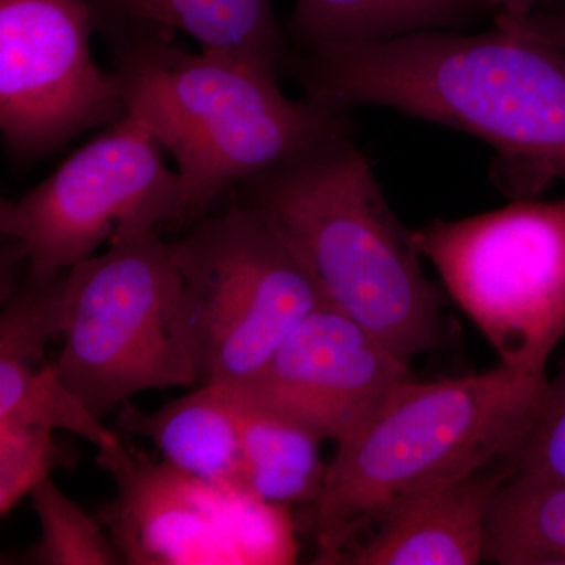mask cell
Wrapping results in <instances>:
<instances>
[{"mask_svg":"<svg viewBox=\"0 0 565 565\" xmlns=\"http://www.w3.org/2000/svg\"><path fill=\"white\" fill-rule=\"evenodd\" d=\"M303 98L381 106L486 141L514 199L565 184V50L494 29L438 31L294 55Z\"/></svg>","mask_w":565,"mask_h":565,"instance_id":"1","label":"cell"},{"mask_svg":"<svg viewBox=\"0 0 565 565\" xmlns=\"http://www.w3.org/2000/svg\"><path fill=\"white\" fill-rule=\"evenodd\" d=\"M233 196L277 226L330 305L403 362L437 345L440 294L352 132L308 145L241 182Z\"/></svg>","mask_w":565,"mask_h":565,"instance_id":"2","label":"cell"},{"mask_svg":"<svg viewBox=\"0 0 565 565\" xmlns=\"http://www.w3.org/2000/svg\"><path fill=\"white\" fill-rule=\"evenodd\" d=\"M548 379L505 364L445 381L408 379L327 465L313 504L318 564H338L407 498L514 457L544 403Z\"/></svg>","mask_w":565,"mask_h":565,"instance_id":"3","label":"cell"},{"mask_svg":"<svg viewBox=\"0 0 565 565\" xmlns=\"http://www.w3.org/2000/svg\"><path fill=\"white\" fill-rule=\"evenodd\" d=\"M128 111L172 156L189 222L308 145L352 132L349 110L282 95L278 79L150 28L103 32Z\"/></svg>","mask_w":565,"mask_h":565,"instance_id":"4","label":"cell"},{"mask_svg":"<svg viewBox=\"0 0 565 565\" xmlns=\"http://www.w3.org/2000/svg\"><path fill=\"white\" fill-rule=\"evenodd\" d=\"M55 370L103 418L134 394L202 382L180 267L158 230L122 234L68 269V321Z\"/></svg>","mask_w":565,"mask_h":565,"instance_id":"5","label":"cell"},{"mask_svg":"<svg viewBox=\"0 0 565 565\" xmlns=\"http://www.w3.org/2000/svg\"><path fill=\"white\" fill-rule=\"evenodd\" d=\"M172 247L202 384L243 388L307 316L329 303L277 226L236 200Z\"/></svg>","mask_w":565,"mask_h":565,"instance_id":"6","label":"cell"},{"mask_svg":"<svg viewBox=\"0 0 565 565\" xmlns=\"http://www.w3.org/2000/svg\"><path fill=\"white\" fill-rule=\"evenodd\" d=\"M414 241L501 364L548 379L565 338V199L434 221Z\"/></svg>","mask_w":565,"mask_h":565,"instance_id":"7","label":"cell"},{"mask_svg":"<svg viewBox=\"0 0 565 565\" xmlns=\"http://www.w3.org/2000/svg\"><path fill=\"white\" fill-rule=\"evenodd\" d=\"M163 154L128 111L17 202L2 200L0 232L29 280H50L122 234L188 223L184 182Z\"/></svg>","mask_w":565,"mask_h":565,"instance_id":"8","label":"cell"},{"mask_svg":"<svg viewBox=\"0 0 565 565\" xmlns=\"http://www.w3.org/2000/svg\"><path fill=\"white\" fill-rule=\"evenodd\" d=\"M117 497L99 522L125 564H291L296 531L285 505L226 492L128 446L99 451Z\"/></svg>","mask_w":565,"mask_h":565,"instance_id":"9","label":"cell"},{"mask_svg":"<svg viewBox=\"0 0 565 565\" xmlns=\"http://www.w3.org/2000/svg\"><path fill=\"white\" fill-rule=\"evenodd\" d=\"M90 0H0V131L32 162L128 114L120 77L93 61Z\"/></svg>","mask_w":565,"mask_h":565,"instance_id":"10","label":"cell"},{"mask_svg":"<svg viewBox=\"0 0 565 565\" xmlns=\"http://www.w3.org/2000/svg\"><path fill=\"white\" fill-rule=\"evenodd\" d=\"M408 379L411 364L326 303L282 341L262 373L234 392L338 445Z\"/></svg>","mask_w":565,"mask_h":565,"instance_id":"11","label":"cell"},{"mask_svg":"<svg viewBox=\"0 0 565 565\" xmlns=\"http://www.w3.org/2000/svg\"><path fill=\"white\" fill-rule=\"evenodd\" d=\"M515 473V459L490 465L394 505L374 533L338 564L476 565L486 559L494 494Z\"/></svg>","mask_w":565,"mask_h":565,"instance_id":"12","label":"cell"},{"mask_svg":"<svg viewBox=\"0 0 565 565\" xmlns=\"http://www.w3.org/2000/svg\"><path fill=\"white\" fill-rule=\"evenodd\" d=\"M96 32L150 28L185 33L200 51L280 79L294 52L273 0H90Z\"/></svg>","mask_w":565,"mask_h":565,"instance_id":"13","label":"cell"},{"mask_svg":"<svg viewBox=\"0 0 565 565\" xmlns=\"http://www.w3.org/2000/svg\"><path fill=\"white\" fill-rule=\"evenodd\" d=\"M118 427L150 438L163 460L178 470L226 492L253 494L239 424L223 386L203 384L156 412L140 411L126 401L120 405Z\"/></svg>","mask_w":565,"mask_h":565,"instance_id":"14","label":"cell"},{"mask_svg":"<svg viewBox=\"0 0 565 565\" xmlns=\"http://www.w3.org/2000/svg\"><path fill=\"white\" fill-rule=\"evenodd\" d=\"M486 10L479 0H296L286 36L302 52L459 31Z\"/></svg>","mask_w":565,"mask_h":565,"instance_id":"15","label":"cell"},{"mask_svg":"<svg viewBox=\"0 0 565 565\" xmlns=\"http://www.w3.org/2000/svg\"><path fill=\"white\" fill-rule=\"evenodd\" d=\"M239 424L252 493L278 505L315 504L327 465L319 457L321 438L300 424L225 388Z\"/></svg>","mask_w":565,"mask_h":565,"instance_id":"16","label":"cell"},{"mask_svg":"<svg viewBox=\"0 0 565 565\" xmlns=\"http://www.w3.org/2000/svg\"><path fill=\"white\" fill-rule=\"evenodd\" d=\"M484 561L565 565V482H504L490 509Z\"/></svg>","mask_w":565,"mask_h":565,"instance_id":"17","label":"cell"},{"mask_svg":"<svg viewBox=\"0 0 565 565\" xmlns=\"http://www.w3.org/2000/svg\"><path fill=\"white\" fill-rule=\"evenodd\" d=\"M2 302L0 374L46 364L47 344L65 332L68 321V269L46 281L25 278Z\"/></svg>","mask_w":565,"mask_h":565,"instance_id":"18","label":"cell"},{"mask_svg":"<svg viewBox=\"0 0 565 565\" xmlns=\"http://www.w3.org/2000/svg\"><path fill=\"white\" fill-rule=\"evenodd\" d=\"M0 419L68 430L90 441L99 451L115 448L121 441L63 384L50 363L36 370L0 374Z\"/></svg>","mask_w":565,"mask_h":565,"instance_id":"19","label":"cell"},{"mask_svg":"<svg viewBox=\"0 0 565 565\" xmlns=\"http://www.w3.org/2000/svg\"><path fill=\"white\" fill-rule=\"evenodd\" d=\"M39 516L41 537L29 553L40 565L125 564L102 522L88 515L54 484L41 481L29 494Z\"/></svg>","mask_w":565,"mask_h":565,"instance_id":"20","label":"cell"},{"mask_svg":"<svg viewBox=\"0 0 565 565\" xmlns=\"http://www.w3.org/2000/svg\"><path fill=\"white\" fill-rule=\"evenodd\" d=\"M74 460L54 430L0 419V515H9L55 468H70Z\"/></svg>","mask_w":565,"mask_h":565,"instance_id":"21","label":"cell"},{"mask_svg":"<svg viewBox=\"0 0 565 565\" xmlns=\"http://www.w3.org/2000/svg\"><path fill=\"white\" fill-rule=\"evenodd\" d=\"M512 478L565 482V352L550 377L544 403L516 455Z\"/></svg>","mask_w":565,"mask_h":565,"instance_id":"22","label":"cell"},{"mask_svg":"<svg viewBox=\"0 0 565 565\" xmlns=\"http://www.w3.org/2000/svg\"><path fill=\"white\" fill-rule=\"evenodd\" d=\"M494 25L512 35L523 36L565 50V13L533 11L525 17L494 14Z\"/></svg>","mask_w":565,"mask_h":565,"instance_id":"23","label":"cell"},{"mask_svg":"<svg viewBox=\"0 0 565 565\" xmlns=\"http://www.w3.org/2000/svg\"><path fill=\"white\" fill-rule=\"evenodd\" d=\"M486 9L494 11V14H509V17H525L533 13L535 6L541 0H479Z\"/></svg>","mask_w":565,"mask_h":565,"instance_id":"24","label":"cell"}]
</instances>
